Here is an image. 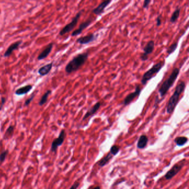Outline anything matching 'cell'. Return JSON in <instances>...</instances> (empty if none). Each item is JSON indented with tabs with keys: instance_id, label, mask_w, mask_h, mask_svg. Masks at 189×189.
Segmentation results:
<instances>
[{
	"instance_id": "7",
	"label": "cell",
	"mask_w": 189,
	"mask_h": 189,
	"mask_svg": "<svg viewBox=\"0 0 189 189\" xmlns=\"http://www.w3.org/2000/svg\"><path fill=\"white\" fill-rule=\"evenodd\" d=\"M142 91V88L140 87V84H137L135 87V89L134 92L128 94L125 97V98L123 101V104L124 106H128L137 97L140 96V93Z\"/></svg>"
},
{
	"instance_id": "25",
	"label": "cell",
	"mask_w": 189,
	"mask_h": 189,
	"mask_svg": "<svg viewBox=\"0 0 189 189\" xmlns=\"http://www.w3.org/2000/svg\"><path fill=\"white\" fill-rule=\"evenodd\" d=\"M36 93H37V91H35L34 92H33L30 97L25 101V103H24L25 107H28L30 105V104L32 102V101L34 99V97L36 95Z\"/></svg>"
},
{
	"instance_id": "24",
	"label": "cell",
	"mask_w": 189,
	"mask_h": 189,
	"mask_svg": "<svg viewBox=\"0 0 189 189\" xmlns=\"http://www.w3.org/2000/svg\"><path fill=\"white\" fill-rule=\"evenodd\" d=\"M177 47H178V42H174L172 44H171L169 47L167 48V56H169L170 54H172L177 50Z\"/></svg>"
},
{
	"instance_id": "16",
	"label": "cell",
	"mask_w": 189,
	"mask_h": 189,
	"mask_svg": "<svg viewBox=\"0 0 189 189\" xmlns=\"http://www.w3.org/2000/svg\"><path fill=\"white\" fill-rule=\"evenodd\" d=\"M101 102H97L94 105L92 108L89 109L88 111H87L86 112L85 115L84 116L83 118V120H85L87 119V118H88L89 117H90L91 116H92L94 115L95 113L98 111L99 109V108H101Z\"/></svg>"
},
{
	"instance_id": "19",
	"label": "cell",
	"mask_w": 189,
	"mask_h": 189,
	"mask_svg": "<svg viewBox=\"0 0 189 189\" xmlns=\"http://www.w3.org/2000/svg\"><path fill=\"white\" fill-rule=\"evenodd\" d=\"M14 131H15V126L13 125H10L5 132L3 137V140H7L11 139L13 136Z\"/></svg>"
},
{
	"instance_id": "2",
	"label": "cell",
	"mask_w": 189,
	"mask_h": 189,
	"mask_svg": "<svg viewBox=\"0 0 189 189\" xmlns=\"http://www.w3.org/2000/svg\"><path fill=\"white\" fill-rule=\"evenodd\" d=\"M89 55L88 52H87L74 57L65 67V71L67 73H72L81 68L88 59Z\"/></svg>"
},
{
	"instance_id": "27",
	"label": "cell",
	"mask_w": 189,
	"mask_h": 189,
	"mask_svg": "<svg viewBox=\"0 0 189 189\" xmlns=\"http://www.w3.org/2000/svg\"><path fill=\"white\" fill-rule=\"evenodd\" d=\"M119 150H120V147H119L118 145H113L111 148L110 153L112 155H116L119 152Z\"/></svg>"
},
{
	"instance_id": "15",
	"label": "cell",
	"mask_w": 189,
	"mask_h": 189,
	"mask_svg": "<svg viewBox=\"0 0 189 189\" xmlns=\"http://www.w3.org/2000/svg\"><path fill=\"white\" fill-rule=\"evenodd\" d=\"M53 63L51 62L48 64L39 68V69L38 70V73L39 74L40 76L43 77L47 76V74H48L50 73V72L51 71L52 69L53 68Z\"/></svg>"
},
{
	"instance_id": "12",
	"label": "cell",
	"mask_w": 189,
	"mask_h": 189,
	"mask_svg": "<svg viewBox=\"0 0 189 189\" xmlns=\"http://www.w3.org/2000/svg\"><path fill=\"white\" fill-rule=\"evenodd\" d=\"M112 1L111 0H107V1H104L102 2L97 7L94 8L92 12L94 14L98 16H100L102 15L106 8L108 7L109 5L112 2Z\"/></svg>"
},
{
	"instance_id": "31",
	"label": "cell",
	"mask_w": 189,
	"mask_h": 189,
	"mask_svg": "<svg viewBox=\"0 0 189 189\" xmlns=\"http://www.w3.org/2000/svg\"><path fill=\"white\" fill-rule=\"evenodd\" d=\"M6 98H5V97H2L1 98V106H0V111L2 109L3 106H4V104L6 103Z\"/></svg>"
},
{
	"instance_id": "1",
	"label": "cell",
	"mask_w": 189,
	"mask_h": 189,
	"mask_svg": "<svg viewBox=\"0 0 189 189\" xmlns=\"http://www.w3.org/2000/svg\"><path fill=\"white\" fill-rule=\"evenodd\" d=\"M186 87V83L184 81H182L177 84L174 92L172 94L167 106V112L169 114H171L174 112L180 100V97L184 92Z\"/></svg>"
},
{
	"instance_id": "21",
	"label": "cell",
	"mask_w": 189,
	"mask_h": 189,
	"mask_svg": "<svg viewBox=\"0 0 189 189\" xmlns=\"http://www.w3.org/2000/svg\"><path fill=\"white\" fill-rule=\"evenodd\" d=\"M52 91L50 89L47 90L44 94L42 96L41 98L40 99L39 102H38V105L39 106H43L44 104H45L46 103H47V101H48V97L49 95L51 94Z\"/></svg>"
},
{
	"instance_id": "23",
	"label": "cell",
	"mask_w": 189,
	"mask_h": 189,
	"mask_svg": "<svg viewBox=\"0 0 189 189\" xmlns=\"http://www.w3.org/2000/svg\"><path fill=\"white\" fill-rule=\"evenodd\" d=\"M188 138L186 137H179L175 139L174 142L177 146H184L187 142Z\"/></svg>"
},
{
	"instance_id": "18",
	"label": "cell",
	"mask_w": 189,
	"mask_h": 189,
	"mask_svg": "<svg viewBox=\"0 0 189 189\" xmlns=\"http://www.w3.org/2000/svg\"><path fill=\"white\" fill-rule=\"evenodd\" d=\"M148 142V137L145 135L140 136L137 143V147L138 149H142L146 147Z\"/></svg>"
},
{
	"instance_id": "13",
	"label": "cell",
	"mask_w": 189,
	"mask_h": 189,
	"mask_svg": "<svg viewBox=\"0 0 189 189\" xmlns=\"http://www.w3.org/2000/svg\"><path fill=\"white\" fill-rule=\"evenodd\" d=\"M22 40H20V41H18L12 43L9 47H8L7 50L5 51V53L3 54V57L5 58L9 57L11 54H12L13 51L18 49V48L21 46V44H22Z\"/></svg>"
},
{
	"instance_id": "10",
	"label": "cell",
	"mask_w": 189,
	"mask_h": 189,
	"mask_svg": "<svg viewBox=\"0 0 189 189\" xmlns=\"http://www.w3.org/2000/svg\"><path fill=\"white\" fill-rule=\"evenodd\" d=\"M182 162H180L178 164H175L172 169L165 175V179L169 180L172 179V178H173L177 174L184 166V164H182Z\"/></svg>"
},
{
	"instance_id": "4",
	"label": "cell",
	"mask_w": 189,
	"mask_h": 189,
	"mask_svg": "<svg viewBox=\"0 0 189 189\" xmlns=\"http://www.w3.org/2000/svg\"><path fill=\"white\" fill-rule=\"evenodd\" d=\"M165 63V61L159 62L154 64V66H152L151 68L145 72V73L143 74L141 79V83L142 86H145L148 82L153 78L154 77L156 76V75L164 67Z\"/></svg>"
},
{
	"instance_id": "17",
	"label": "cell",
	"mask_w": 189,
	"mask_h": 189,
	"mask_svg": "<svg viewBox=\"0 0 189 189\" xmlns=\"http://www.w3.org/2000/svg\"><path fill=\"white\" fill-rule=\"evenodd\" d=\"M32 88H33V86L31 84H28L18 88L16 91H15V93L17 96H23L29 93L30 91L32 90Z\"/></svg>"
},
{
	"instance_id": "22",
	"label": "cell",
	"mask_w": 189,
	"mask_h": 189,
	"mask_svg": "<svg viewBox=\"0 0 189 189\" xmlns=\"http://www.w3.org/2000/svg\"><path fill=\"white\" fill-rule=\"evenodd\" d=\"M180 15V8H178L175 10L174 12L172 13V16L170 17V22L172 23H175L177 22L178 18H179Z\"/></svg>"
},
{
	"instance_id": "11",
	"label": "cell",
	"mask_w": 189,
	"mask_h": 189,
	"mask_svg": "<svg viewBox=\"0 0 189 189\" xmlns=\"http://www.w3.org/2000/svg\"><path fill=\"white\" fill-rule=\"evenodd\" d=\"M92 22H93V19L91 17H89L88 20H86V21L82 22L81 24L79 26L77 30L73 31L72 33V36L75 37L81 34L83 31L86 29L87 28H88L92 24Z\"/></svg>"
},
{
	"instance_id": "5",
	"label": "cell",
	"mask_w": 189,
	"mask_h": 189,
	"mask_svg": "<svg viewBox=\"0 0 189 189\" xmlns=\"http://www.w3.org/2000/svg\"><path fill=\"white\" fill-rule=\"evenodd\" d=\"M84 11V10H81L78 12L77 13L76 15L73 18L71 22L68 23L67 25H66L62 29L59 33V36H63L64 34L68 33L69 32H71L75 27H76L77 25L78 24L79 20L82 15L83 14V12Z\"/></svg>"
},
{
	"instance_id": "32",
	"label": "cell",
	"mask_w": 189,
	"mask_h": 189,
	"mask_svg": "<svg viewBox=\"0 0 189 189\" xmlns=\"http://www.w3.org/2000/svg\"><path fill=\"white\" fill-rule=\"evenodd\" d=\"M101 189V188H100V187H93V189Z\"/></svg>"
},
{
	"instance_id": "8",
	"label": "cell",
	"mask_w": 189,
	"mask_h": 189,
	"mask_svg": "<svg viewBox=\"0 0 189 189\" xmlns=\"http://www.w3.org/2000/svg\"><path fill=\"white\" fill-rule=\"evenodd\" d=\"M154 41L153 40H150L144 47L143 53L140 55V59L143 62L147 61L149 59V55L152 53L154 50Z\"/></svg>"
},
{
	"instance_id": "26",
	"label": "cell",
	"mask_w": 189,
	"mask_h": 189,
	"mask_svg": "<svg viewBox=\"0 0 189 189\" xmlns=\"http://www.w3.org/2000/svg\"><path fill=\"white\" fill-rule=\"evenodd\" d=\"M9 152L8 150H5L0 152V163L2 164L5 162V160L8 156Z\"/></svg>"
},
{
	"instance_id": "3",
	"label": "cell",
	"mask_w": 189,
	"mask_h": 189,
	"mask_svg": "<svg viewBox=\"0 0 189 189\" xmlns=\"http://www.w3.org/2000/svg\"><path fill=\"white\" fill-rule=\"evenodd\" d=\"M180 72V71L179 68H175L172 70V73L170 75L169 77L162 83V84L160 87L158 92L162 98L164 97L167 94V92L169 91L170 88L174 85V84L177 81V78L179 75Z\"/></svg>"
},
{
	"instance_id": "14",
	"label": "cell",
	"mask_w": 189,
	"mask_h": 189,
	"mask_svg": "<svg viewBox=\"0 0 189 189\" xmlns=\"http://www.w3.org/2000/svg\"><path fill=\"white\" fill-rule=\"evenodd\" d=\"M53 45H54L53 43H50L48 44L47 46L45 47V48L38 56L37 59L38 61H41V60L46 58L52 51Z\"/></svg>"
},
{
	"instance_id": "28",
	"label": "cell",
	"mask_w": 189,
	"mask_h": 189,
	"mask_svg": "<svg viewBox=\"0 0 189 189\" xmlns=\"http://www.w3.org/2000/svg\"><path fill=\"white\" fill-rule=\"evenodd\" d=\"M150 2H151L150 0H145V1H144V3H143L142 7L144 8H147L148 7H149V6Z\"/></svg>"
},
{
	"instance_id": "29",
	"label": "cell",
	"mask_w": 189,
	"mask_h": 189,
	"mask_svg": "<svg viewBox=\"0 0 189 189\" xmlns=\"http://www.w3.org/2000/svg\"><path fill=\"white\" fill-rule=\"evenodd\" d=\"M162 18H161V15L159 16L157 18V27H159L161 25H162Z\"/></svg>"
},
{
	"instance_id": "20",
	"label": "cell",
	"mask_w": 189,
	"mask_h": 189,
	"mask_svg": "<svg viewBox=\"0 0 189 189\" xmlns=\"http://www.w3.org/2000/svg\"><path fill=\"white\" fill-rule=\"evenodd\" d=\"M112 158V155L111 154L110 152H109L106 157H103L101 160L99 161L98 164L100 167H103L109 162Z\"/></svg>"
},
{
	"instance_id": "33",
	"label": "cell",
	"mask_w": 189,
	"mask_h": 189,
	"mask_svg": "<svg viewBox=\"0 0 189 189\" xmlns=\"http://www.w3.org/2000/svg\"><path fill=\"white\" fill-rule=\"evenodd\" d=\"M0 14H1V10H0Z\"/></svg>"
},
{
	"instance_id": "6",
	"label": "cell",
	"mask_w": 189,
	"mask_h": 189,
	"mask_svg": "<svg viewBox=\"0 0 189 189\" xmlns=\"http://www.w3.org/2000/svg\"><path fill=\"white\" fill-rule=\"evenodd\" d=\"M66 137V133L64 129H62L59 133L58 137L55 138L52 142L51 147V152L56 153L58 150V148L61 147L64 142V140Z\"/></svg>"
},
{
	"instance_id": "30",
	"label": "cell",
	"mask_w": 189,
	"mask_h": 189,
	"mask_svg": "<svg viewBox=\"0 0 189 189\" xmlns=\"http://www.w3.org/2000/svg\"><path fill=\"white\" fill-rule=\"evenodd\" d=\"M79 185H80V183L79 182H76L73 184L72 185V186L70 187L69 189H77L79 186Z\"/></svg>"
},
{
	"instance_id": "9",
	"label": "cell",
	"mask_w": 189,
	"mask_h": 189,
	"mask_svg": "<svg viewBox=\"0 0 189 189\" xmlns=\"http://www.w3.org/2000/svg\"><path fill=\"white\" fill-rule=\"evenodd\" d=\"M99 34H95L94 33H90L86 35L85 36L79 37L76 40L77 43L81 45L88 44L90 43L95 41L98 37Z\"/></svg>"
}]
</instances>
